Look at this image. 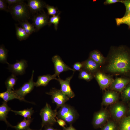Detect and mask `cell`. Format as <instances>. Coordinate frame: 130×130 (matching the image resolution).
Returning a JSON list of instances; mask_svg holds the SVG:
<instances>
[{
    "label": "cell",
    "mask_w": 130,
    "mask_h": 130,
    "mask_svg": "<svg viewBox=\"0 0 130 130\" xmlns=\"http://www.w3.org/2000/svg\"><path fill=\"white\" fill-rule=\"evenodd\" d=\"M32 119L24 118L21 122L16 125L12 126V127L16 130H27L29 128V126L32 121Z\"/></svg>",
    "instance_id": "22"
},
{
    "label": "cell",
    "mask_w": 130,
    "mask_h": 130,
    "mask_svg": "<svg viewBox=\"0 0 130 130\" xmlns=\"http://www.w3.org/2000/svg\"><path fill=\"white\" fill-rule=\"evenodd\" d=\"M45 7L47 9V14L49 15L54 16L56 15L59 12L56 7L53 6H52L46 4Z\"/></svg>",
    "instance_id": "32"
},
{
    "label": "cell",
    "mask_w": 130,
    "mask_h": 130,
    "mask_svg": "<svg viewBox=\"0 0 130 130\" xmlns=\"http://www.w3.org/2000/svg\"><path fill=\"white\" fill-rule=\"evenodd\" d=\"M56 77L54 74L53 75L47 74L39 76L37 81L35 82V86L37 87L46 86L51 80L55 79L57 80V78H56Z\"/></svg>",
    "instance_id": "17"
},
{
    "label": "cell",
    "mask_w": 130,
    "mask_h": 130,
    "mask_svg": "<svg viewBox=\"0 0 130 130\" xmlns=\"http://www.w3.org/2000/svg\"><path fill=\"white\" fill-rule=\"evenodd\" d=\"M34 72V70H33L31 78L28 82L25 83L18 89L14 90L15 92L20 97L21 101L28 102L24 99L25 97L33 90L35 86V82L33 80Z\"/></svg>",
    "instance_id": "7"
},
{
    "label": "cell",
    "mask_w": 130,
    "mask_h": 130,
    "mask_svg": "<svg viewBox=\"0 0 130 130\" xmlns=\"http://www.w3.org/2000/svg\"><path fill=\"white\" fill-rule=\"evenodd\" d=\"M122 3L124 4L126 7V11L124 16L125 17L130 13V0H122Z\"/></svg>",
    "instance_id": "35"
},
{
    "label": "cell",
    "mask_w": 130,
    "mask_h": 130,
    "mask_svg": "<svg viewBox=\"0 0 130 130\" xmlns=\"http://www.w3.org/2000/svg\"><path fill=\"white\" fill-rule=\"evenodd\" d=\"M52 60L54 66V74L58 77L60 73L65 71L71 70L74 72L72 69L66 65L60 57L58 55L54 56Z\"/></svg>",
    "instance_id": "9"
},
{
    "label": "cell",
    "mask_w": 130,
    "mask_h": 130,
    "mask_svg": "<svg viewBox=\"0 0 130 130\" xmlns=\"http://www.w3.org/2000/svg\"><path fill=\"white\" fill-rule=\"evenodd\" d=\"M56 122L60 126L63 128L66 126V122L64 120L61 119H57Z\"/></svg>",
    "instance_id": "40"
},
{
    "label": "cell",
    "mask_w": 130,
    "mask_h": 130,
    "mask_svg": "<svg viewBox=\"0 0 130 130\" xmlns=\"http://www.w3.org/2000/svg\"><path fill=\"white\" fill-rule=\"evenodd\" d=\"M44 130H59L55 129L53 128L51 126H46Z\"/></svg>",
    "instance_id": "42"
},
{
    "label": "cell",
    "mask_w": 130,
    "mask_h": 130,
    "mask_svg": "<svg viewBox=\"0 0 130 130\" xmlns=\"http://www.w3.org/2000/svg\"><path fill=\"white\" fill-rule=\"evenodd\" d=\"M57 110H53L50 105L46 103L45 106L40 110L39 114L41 116L42 128L44 126H52L56 122Z\"/></svg>",
    "instance_id": "4"
},
{
    "label": "cell",
    "mask_w": 130,
    "mask_h": 130,
    "mask_svg": "<svg viewBox=\"0 0 130 130\" xmlns=\"http://www.w3.org/2000/svg\"><path fill=\"white\" fill-rule=\"evenodd\" d=\"M57 112L56 118L61 119L70 124H72L78 119L79 115L72 106L65 104L60 107Z\"/></svg>",
    "instance_id": "3"
},
{
    "label": "cell",
    "mask_w": 130,
    "mask_h": 130,
    "mask_svg": "<svg viewBox=\"0 0 130 130\" xmlns=\"http://www.w3.org/2000/svg\"><path fill=\"white\" fill-rule=\"evenodd\" d=\"M12 110L9 107L7 102L3 101L0 106V120L4 121L7 126L12 127V125L7 121L6 118L8 112Z\"/></svg>",
    "instance_id": "18"
},
{
    "label": "cell",
    "mask_w": 130,
    "mask_h": 130,
    "mask_svg": "<svg viewBox=\"0 0 130 130\" xmlns=\"http://www.w3.org/2000/svg\"><path fill=\"white\" fill-rule=\"evenodd\" d=\"M16 34L17 38L20 41L25 40L29 36L22 27H18L15 24Z\"/></svg>",
    "instance_id": "25"
},
{
    "label": "cell",
    "mask_w": 130,
    "mask_h": 130,
    "mask_svg": "<svg viewBox=\"0 0 130 130\" xmlns=\"http://www.w3.org/2000/svg\"><path fill=\"white\" fill-rule=\"evenodd\" d=\"M101 130H117V127L114 122L110 121L103 127Z\"/></svg>",
    "instance_id": "34"
},
{
    "label": "cell",
    "mask_w": 130,
    "mask_h": 130,
    "mask_svg": "<svg viewBox=\"0 0 130 130\" xmlns=\"http://www.w3.org/2000/svg\"><path fill=\"white\" fill-rule=\"evenodd\" d=\"M46 93L51 96L52 103L56 105V110L65 104L69 100V98L60 90L55 88H52L49 92H46Z\"/></svg>",
    "instance_id": "5"
},
{
    "label": "cell",
    "mask_w": 130,
    "mask_h": 130,
    "mask_svg": "<svg viewBox=\"0 0 130 130\" xmlns=\"http://www.w3.org/2000/svg\"><path fill=\"white\" fill-rule=\"evenodd\" d=\"M122 0H106L104 2V5H109L112 4L117 2L122 3Z\"/></svg>",
    "instance_id": "39"
},
{
    "label": "cell",
    "mask_w": 130,
    "mask_h": 130,
    "mask_svg": "<svg viewBox=\"0 0 130 130\" xmlns=\"http://www.w3.org/2000/svg\"><path fill=\"white\" fill-rule=\"evenodd\" d=\"M130 82V78L125 77H117L109 87L111 90L121 92L126 85Z\"/></svg>",
    "instance_id": "11"
},
{
    "label": "cell",
    "mask_w": 130,
    "mask_h": 130,
    "mask_svg": "<svg viewBox=\"0 0 130 130\" xmlns=\"http://www.w3.org/2000/svg\"><path fill=\"white\" fill-rule=\"evenodd\" d=\"M11 111L13 112L16 115H19L23 116L24 118L31 119V116L34 113V110L32 108L24 109L20 111H16L12 110Z\"/></svg>",
    "instance_id": "24"
},
{
    "label": "cell",
    "mask_w": 130,
    "mask_h": 130,
    "mask_svg": "<svg viewBox=\"0 0 130 130\" xmlns=\"http://www.w3.org/2000/svg\"><path fill=\"white\" fill-rule=\"evenodd\" d=\"M27 5L31 13L35 14L39 12L44 11L43 8L46 4L40 0H27Z\"/></svg>",
    "instance_id": "14"
},
{
    "label": "cell",
    "mask_w": 130,
    "mask_h": 130,
    "mask_svg": "<svg viewBox=\"0 0 130 130\" xmlns=\"http://www.w3.org/2000/svg\"><path fill=\"white\" fill-rule=\"evenodd\" d=\"M108 116L107 112L104 110H100L95 113L92 122L94 127L97 128L102 125L106 120Z\"/></svg>",
    "instance_id": "16"
},
{
    "label": "cell",
    "mask_w": 130,
    "mask_h": 130,
    "mask_svg": "<svg viewBox=\"0 0 130 130\" xmlns=\"http://www.w3.org/2000/svg\"><path fill=\"white\" fill-rule=\"evenodd\" d=\"M8 51L3 45L0 46V62L3 63H9L7 62V59Z\"/></svg>",
    "instance_id": "28"
},
{
    "label": "cell",
    "mask_w": 130,
    "mask_h": 130,
    "mask_svg": "<svg viewBox=\"0 0 130 130\" xmlns=\"http://www.w3.org/2000/svg\"><path fill=\"white\" fill-rule=\"evenodd\" d=\"M101 70L112 76L130 78V48L123 45L111 47Z\"/></svg>",
    "instance_id": "1"
},
{
    "label": "cell",
    "mask_w": 130,
    "mask_h": 130,
    "mask_svg": "<svg viewBox=\"0 0 130 130\" xmlns=\"http://www.w3.org/2000/svg\"><path fill=\"white\" fill-rule=\"evenodd\" d=\"M73 74L71 76L67 78L65 80L61 79L59 77H58L57 80L60 85V90L69 98H72L75 96L70 84L71 80L73 77Z\"/></svg>",
    "instance_id": "12"
},
{
    "label": "cell",
    "mask_w": 130,
    "mask_h": 130,
    "mask_svg": "<svg viewBox=\"0 0 130 130\" xmlns=\"http://www.w3.org/2000/svg\"><path fill=\"white\" fill-rule=\"evenodd\" d=\"M121 92L122 97L124 99L127 100L130 99V82Z\"/></svg>",
    "instance_id": "33"
},
{
    "label": "cell",
    "mask_w": 130,
    "mask_h": 130,
    "mask_svg": "<svg viewBox=\"0 0 130 130\" xmlns=\"http://www.w3.org/2000/svg\"><path fill=\"white\" fill-rule=\"evenodd\" d=\"M111 112L116 118L119 119L124 115L125 112V109L123 105L119 104L115 105L112 108Z\"/></svg>",
    "instance_id": "20"
},
{
    "label": "cell",
    "mask_w": 130,
    "mask_h": 130,
    "mask_svg": "<svg viewBox=\"0 0 130 130\" xmlns=\"http://www.w3.org/2000/svg\"><path fill=\"white\" fill-rule=\"evenodd\" d=\"M60 12H59L58 14L51 17L49 20L48 25L50 26L53 24L54 25V27L55 30H57L58 24L59 23L60 17L59 16Z\"/></svg>",
    "instance_id": "29"
},
{
    "label": "cell",
    "mask_w": 130,
    "mask_h": 130,
    "mask_svg": "<svg viewBox=\"0 0 130 130\" xmlns=\"http://www.w3.org/2000/svg\"><path fill=\"white\" fill-rule=\"evenodd\" d=\"M17 79L16 75L13 74L7 78L5 82L7 90H14L13 87L16 83Z\"/></svg>",
    "instance_id": "23"
},
{
    "label": "cell",
    "mask_w": 130,
    "mask_h": 130,
    "mask_svg": "<svg viewBox=\"0 0 130 130\" xmlns=\"http://www.w3.org/2000/svg\"><path fill=\"white\" fill-rule=\"evenodd\" d=\"M62 130H77L72 126V124H70L69 127H64L63 128Z\"/></svg>",
    "instance_id": "41"
},
{
    "label": "cell",
    "mask_w": 130,
    "mask_h": 130,
    "mask_svg": "<svg viewBox=\"0 0 130 130\" xmlns=\"http://www.w3.org/2000/svg\"><path fill=\"white\" fill-rule=\"evenodd\" d=\"M120 129V130H130V117H126L122 120Z\"/></svg>",
    "instance_id": "30"
},
{
    "label": "cell",
    "mask_w": 130,
    "mask_h": 130,
    "mask_svg": "<svg viewBox=\"0 0 130 130\" xmlns=\"http://www.w3.org/2000/svg\"><path fill=\"white\" fill-rule=\"evenodd\" d=\"M49 16L44 11L35 14L32 18L33 24L36 31H38L44 26L48 25Z\"/></svg>",
    "instance_id": "8"
},
{
    "label": "cell",
    "mask_w": 130,
    "mask_h": 130,
    "mask_svg": "<svg viewBox=\"0 0 130 130\" xmlns=\"http://www.w3.org/2000/svg\"><path fill=\"white\" fill-rule=\"evenodd\" d=\"M6 0H0V10L9 12L8 7H7Z\"/></svg>",
    "instance_id": "37"
},
{
    "label": "cell",
    "mask_w": 130,
    "mask_h": 130,
    "mask_svg": "<svg viewBox=\"0 0 130 130\" xmlns=\"http://www.w3.org/2000/svg\"><path fill=\"white\" fill-rule=\"evenodd\" d=\"M83 67V65L82 62H77L74 63L73 65L72 69L74 72L76 71L79 72Z\"/></svg>",
    "instance_id": "36"
},
{
    "label": "cell",
    "mask_w": 130,
    "mask_h": 130,
    "mask_svg": "<svg viewBox=\"0 0 130 130\" xmlns=\"http://www.w3.org/2000/svg\"><path fill=\"white\" fill-rule=\"evenodd\" d=\"M27 130H42V129H40L39 130H34L32 129H31L30 128H29Z\"/></svg>",
    "instance_id": "43"
},
{
    "label": "cell",
    "mask_w": 130,
    "mask_h": 130,
    "mask_svg": "<svg viewBox=\"0 0 130 130\" xmlns=\"http://www.w3.org/2000/svg\"><path fill=\"white\" fill-rule=\"evenodd\" d=\"M20 23L22 27L24 29L29 36L32 33L36 31L35 27L33 24L29 22L28 20L21 22Z\"/></svg>",
    "instance_id": "26"
},
{
    "label": "cell",
    "mask_w": 130,
    "mask_h": 130,
    "mask_svg": "<svg viewBox=\"0 0 130 130\" xmlns=\"http://www.w3.org/2000/svg\"><path fill=\"white\" fill-rule=\"evenodd\" d=\"M0 97L4 101L7 102L8 101L14 99L21 101V99L13 90H7L6 91L0 93Z\"/></svg>",
    "instance_id": "21"
},
{
    "label": "cell",
    "mask_w": 130,
    "mask_h": 130,
    "mask_svg": "<svg viewBox=\"0 0 130 130\" xmlns=\"http://www.w3.org/2000/svg\"><path fill=\"white\" fill-rule=\"evenodd\" d=\"M89 58H91L101 66L104 63L106 57L101 52L97 50H94L89 53Z\"/></svg>",
    "instance_id": "19"
},
{
    "label": "cell",
    "mask_w": 130,
    "mask_h": 130,
    "mask_svg": "<svg viewBox=\"0 0 130 130\" xmlns=\"http://www.w3.org/2000/svg\"><path fill=\"white\" fill-rule=\"evenodd\" d=\"M79 72L78 77L80 79L89 82L94 78L93 75L83 69Z\"/></svg>",
    "instance_id": "27"
},
{
    "label": "cell",
    "mask_w": 130,
    "mask_h": 130,
    "mask_svg": "<svg viewBox=\"0 0 130 130\" xmlns=\"http://www.w3.org/2000/svg\"><path fill=\"white\" fill-rule=\"evenodd\" d=\"M6 1L9 6L13 4L24 2V0H6Z\"/></svg>",
    "instance_id": "38"
},
{
    "label": "cell",
    "mask_w": 130,
    "mask_h": 130,
    "mask_svg": "<svg viewBox=\"0 0 130 130\" xmlns=\"http://www.w3.org/2000/svg\"><path fill=\"white\" fill-rule=\"evenodd\" d=\"M118 98L117 92L112 90L106 91L103 96V104L105 105L112 104L116 102Z\"/></svg>",
    "instance_id": "15"
},
{
    "label": "cell",
    "mask_w": 130,
    "mask_h": 130,
    "mask_svg": "<svg viewBox=\"0 0 130 130\" xmlns=\"http://www.w3.org/2000/svg\"><path fill=\"white\" fill-rule=\"evenodd\" d=\"M8 65V68L9 71L16 75L24 74L27 66V61L24 59L17 60L14 63Z\"/></svg>",
    "instance_id": "10"
},
{
    "label": "cell",
    "mask_w": 130,
    "mask_h": 130,
    "mask_svg": "<svg viewBox=\"0 0 130 130\" xmlns=\"http://www.w3.org/2000/svg\"><path fill=\"white\" fill-rule=\"evenodd\" d=\"M115 20L117 25L125 24L130 27V13L127 16H123L120 18H117Z\"/></svg>",
    "instance_id": "31"
},
{
    "label": "cell",
    "mask_w": 130,
    "mask_h": 130,
    "mask_svg": "<svg viewBox=\"0 0 130 130\" xmlns=\"http://www.w3.org/2000/svg\"><path fill=\"white\" fill-rule=\"evenodd\" d=\"M8 7L13 18L19 23L31 18L30 10L27 5L24 2L11 5Z\"/></svg>",
    "instance_id": "2"
},
{
    "label": "cell",
    "mask_w": 130,
    "mask_h": 130,
    "mask_svg": "<svg viewBox=\"0 0 130 130\" xmlns=\"http://www.w3.org/2000/svg\"><path fill=\"white\" fill-rule=\"evenodd\" d=\"M94 77L103 90L109 87L114 79L113 76L106 73L101 70L95 74Z\"/></svg>",
    "instance_id": "6"
},
{
    "label": "cell",
    "mask_w": 130,
    "mask_h": 130,
    "mask_svg": "<svg viewBox=\"0 0 130 130\" xmlns=\"http://www.w3.org/2000/svg\"><path fill=\"white\" fill-rule=\"evenodd\" d=\"M82 62L83 65V69L94 76L97 72L101 70V65L89 58Z\"/></svg>",
    "instance_id": "13"
}]
</instances>
